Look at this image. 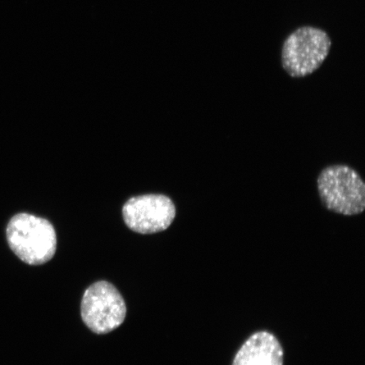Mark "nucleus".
Segmentation results:
<instances>
[{"mask_svg":"<svg viewBox=\"0 0 365 365\" xmlns=\"http://www.w3.org/2000/svg\"><path fill=\"white\" fill-rule=\"evenodd\" d=\"M81 318L96 334H107L125 322L126 305L115 287L108 282H95L86 290L81 307Z\"/></svg>","mask_w":365,"mask_h":365,"instance_id":"4","label":"nucleus"},{"mask_svg":"<svg viewBox=\"0 0 365 365\" xmlns=\"http://www.w3.org/2000/svg\"><path fill=\"white\" fill-rule=\"evenodd\" d=\"M331 39L318 27H299L287 36L282 48V66L293 78H302L322 66L331 48Z\"/></svg>","mask_w":365,"mask_h":365,"instance_id":"3","label":"nucleus"},{"mask_svg":"<svg viewBox=\"0 0 365 365\" xmlns=\"http://www.w3.org/2000/svg\"><path fill=\"white\" fill-rule=\"evenodd\" d=\"M284 349L277 336L258 331L240 346L232 365H284Z\"/></svg>","mask_w":365,"mask_h":365,"instance_id":"6","label":"nucleus"},{"mask_svg":"<svg viewBox=\"0 0 365 365\" xmlns=\"http://www.w3.org/2000/svg\"><path fill=\"white\" fill-rule=\"evenodd\" d=\"M6 235L13 252L31 266L47 263L56 252V230L44 218L17 214L9 222Z\"/></svg>","mask_w":365,"mask_h":365,"instance_id":"1","label":"nucleus"},{"mask_svg":"<svg viewBox=\"0 0 365 365\" xmlns=\"http://www.w3.org/2000/svg\"><path fill=\"white\" fill-rule=\"evenodd\" d=\"M176 217L173 200L166 195H145L128 200L123 217L128 227L143 235L166 230Z\"/></svg>","mask_w":365,"mask_h":365,"instance_id":"5","label":"nucleus"},{"mask_svg":"<svg viewBox=\"0 0 365 365\" xmlns=\"http://www.w3.org/2000/svg\"><path fill=\"white\" fill-rule=\"evenodd\" d=\"M317 188L327 210L340 215L355 216L365 209V184L354 168L336 164L319 173Z\"/></svg>","mask_w":365,"mask_h":365,"instance_id":"2","label":"nucleus"}]
</instances>
